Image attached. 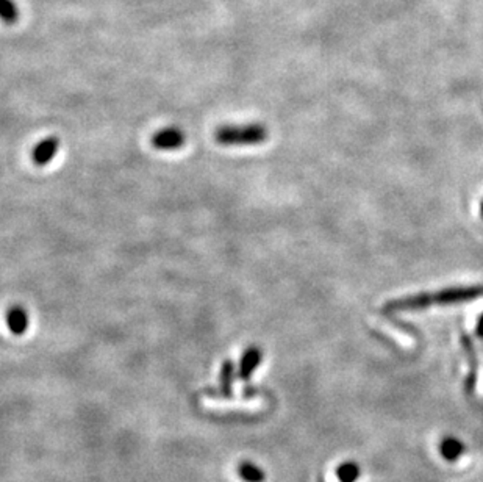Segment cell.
<instances>
[{
    "label": "cell",
    "instance_id": "3957f363",
    "mask_svg": "<svg viewBox=\"0 0 483 482\" xmlns=\"http://www.w3.org/2000/svg\"><path fill=\"white\" fill-rule=\"evenodd\" d=\"M185 144V133L179 127H165L152 136V146L158 150H177Z\"/></svg>",
    "mask_w": 483,
    "mask_h": 482
},
{
    "label": "cell",
    "instance_id": "8fae6325",
    "mask_svg": "<svg viewBox=\"0 0 483 482\" xmlns=\"http://www.w3.org/2000/svg\"><path fill=\"white\" fill-rule=\"evenodd\" d=\"M361 475V468L357 462L348 461L343 462L340 467L336 468V476L340 482H357Z\"/></svg>",
    "mask_w": 483,
    "mask_h": 482
},
{
    "label": "cell",
    "instance_id": "4fadbf2b",
    "mask_svg": "<svg viewBox=\"0 0 483 482\" xmlns=\"http://www.w3.org/2000/svg\"><path fill=\"white\" fill-rule=\"evenodd\" d=\"M476 332L479 337H482L483 339V313H482V317L479 319V323H477V329H476Z\"/></svg>",
    "mask_w": 483,
    "mask_h": 482
},
{
    "label": "cell",
    "instance_id": "8992f818",
    "mask_svg": "<svg viewBox=\"0 0 483 482\" xmlns=\"http://www.w3.org/2000/svg\"><path fill=\"white\" fill-rule=\"evenodd\" d=\"M28 313L26 309L19 307V305H16V307H11L6 313V326L10 329L11 334L14 335H24L27 332L28 329Z\"/></svg>",
    "mask_w": 483,
    "mask_h": 482
},
{
    "label": "cell",
    "instance_id": "7a4b0ae2",
    "mask_svg": "<svg viewBox=\"0 0 483 482\" xmlns=\"http://www.w3.org/2000/svg\"><path fill=\"white\" fill-rule=\"evenodd\" d=\"M214 140L222 146H256L268 140V128L261 124L221 125Z\"/></svg>",
    "mask_w": 483,
    "mask_h": 482
},
{
    "label": "cell",
    "instance_id": "ba28073f",
    "mask_svg": "<svg viewBox=\"0 0 483 482\" xmlns=\"http://www.w3.org/2000/svg\"><path fill=\"white\" fill-rule=\"evenodd\" d=\"M463 339V347L468 352V360H469V374H468V379H466V391L472 393L474 387H476V382H477V357H476V349H474V344L471 342V339L468 335H462Z\"/></svg>",
    "mask_w": 483,
    "mask_h": 482
},
{
    "label": "cell",
    "instance_id": "5b68a950",
    "mask_svg": "<svg viewBox=\"0 0 483 482\" xmlns=\"http://www.w3.org/2000/svg\"><path fill=\"white\" fill-rule=\"evenodd\" d=\"M261 360H263V352L259 348L256 347L247 348L239 362V368H238L239 379H243V381L251 379L252 374L255 373V369L259 368Z\"/></svg>",
    "mask_w": 483,
    "mask_h": 482
},
{
    "label": "cell",
    "instance_id": "30bf717a",
    "mask_svg": "<svg viewBox=\"0 0 483 482\" xmlns=\"http://www.w3.org/2000/svg\"><path fill=\"white\" fill-rule=\"evenodd\" d=\"M19 18H21L19 6L14 0H0V21H2L5 26H14V24L19 21Z\"/></svg>",
    "mask_w": 483,
    "mask_h": 482
},
{
    "label": "cell",
    "instance_id": "6da1fadb",
    "mask_svg": "<svg viewBox=\"0 0 483 482\" xmlns=\"http://www.w3.org/2000/svg\"><path fill=\"white\" fill-rule=\"evenodd\" d=\"M483 296V285L476 287H457L441 290L438 293H420L413 296H405L396 301H391L385 305V310H420L427 309L432 305H450L471 299H477Z\"/></svg>",
    "mask_w": 483,
    "mask_h": 482
},
{
    "label": "cell",
    "instance_id": "277c9868",
    "mask_svg": "<svg viewBox=\"0 0 483 482\" xmlns=\"http://www.w3.org/2000/svg\"><path fill=\"white\" fill-rule=\"evenodd\" d=\"M60 149V140L56 136H47L41 143H38L31 150V160L36 166H46L55 158Z\"/></svg>",
    "mask_w": 483,
    "mask_h": 482
},
{
    "label": "cell",
    "instance_id": "9c48e42d",
    "mask_svg": "<svg viewBox=\"0 0 483 482\" xmlns=\"http://www.w3.org/2000/svg\"><path fill=\"white\" fill-rule=\"evenodd\" d=\"M233 379H235V364L232 360H225L221 369V393L225 398H232Z\"/></svg>",
    "mask_w": 483,
    "mask_h": 482
},
{
    "label": "cell",
    "instance_id": "5bb4252c",
    "mask_svg": "<svg viewBox=\"0 0 483 482\" xmlns=\"http://www.w3.org/2000/svg\"><path fill=\"white\" fill-rule=\"evenodd\" d=\"M480 215H482V218H483V200H482V204H480Z\"/></svg>",
    "mask_w": 483,
    "mask_h": 482
},
{
    "label": "cell",
    "instance_id": "52a82bcc",
    "mask_svg": "<svg viewBox=\"0 0 483 482\" xmlns=\"http://www.w3.org/2000/svg\"><path fill=\"white\" fill-rule=\"evenodd\" d=\"M464 449L466 448H464L463 441L460 439L452 437V436L442 439L441 445H440L441 456L445 457L447 462H455V461L460 459V457L464 453Z\"/></svg>",
    "mask_w": 483,
    "mask_h": 482
},
{
    "label": "cell",
    "instance_id": "7c38bea8",
    "mask_svg": "<svg viewBox=\"0 0 483 482\" xmlns=\"http://www.w3.org/2000/svg\"><path fill=\"white\" fill-rule=\"evenodd\" d=\"M238 473L244 482H264L266 475L261 468L256 467L252 462H243L239 465Z\"/></svg>",
    "mask_w": 483,
    "mask_h": 482
}]
</instances>
